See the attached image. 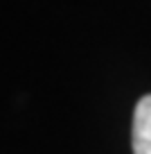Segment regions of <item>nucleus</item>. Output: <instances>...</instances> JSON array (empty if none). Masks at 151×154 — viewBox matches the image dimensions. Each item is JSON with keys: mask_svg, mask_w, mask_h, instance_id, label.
<instances>
[{"mask_svg": "<svg viewBox=\"0 0 151 154\" xmlns=\"http://www.w3.org/2000/svg\"><path fill=\"white\" fill-rule=\"evenodd\" d=\"M131 145H133V154H151V95H144L135 104Z\"/></svg>", "mask_w": 151, "mask_h": 154, "instance_id": "f257e3e1", "label": "nucleus"}]
</instances>
